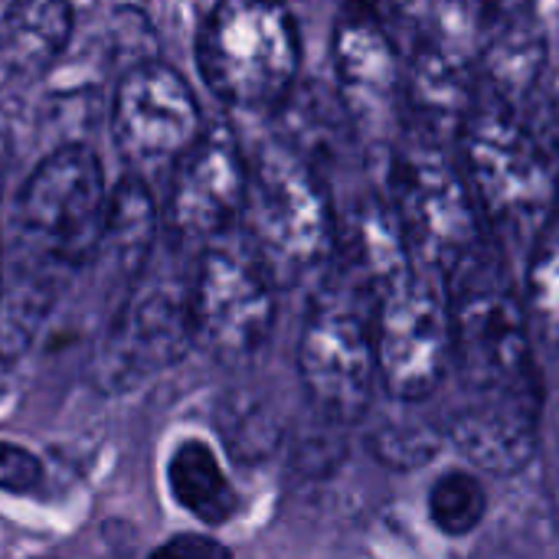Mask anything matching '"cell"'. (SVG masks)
I'll list each match as a JSON object with an SVG mask.
<instances>
[{
  "label": "cell",
  "instance_id": "21",
  "mask_svg": "<svg viewBox=\"0 0 559 559\" xmlns=\"http://www.w3.org/2000/svg\"><path fill=\"white\" fill-rule=\"evenodd\" d=\"M429 521L445 537H468L488 518V491L472 472H442L426 498Z\"/></svg>",
  "mask_w": 559,
  "mask_h": 559
},
{
  "label": "cell",
  "instance_id": "1",
  "mask_svg": "<svg viewBox=\"0 0 559 559\" xmlns=\"http://www.w3.org/2000/svg\"><path fill=\"white\" fill-rule=\"evenodd\" d=\"M246 229L255 265L275 282H295L334 255L337 216L324 180L285 141L259 147L249 164Z\"/></svg>",
  "mask_w": 559,
  "mask_h": 559
},
{
  "label": "cell",
  "instance_id": "14",
  "mask_svg": "<svg viewBox=\"0 0 559 559\" xmlns=\"http://www.w3.org/2000/svg\"><path fill=\"white\" fill-rule=\"evenodd\" d=\"M472 92H475L472 56L423 36L416 52L403 66V102H400V108L406 105V111L426 131L423 141L439 144L442 134L459 138L468 118L475 115Z\"/></svg>",
  "mask_w": 559,
  "mask_h": 559
},
{
  "label": "cell",
  "instance_id": "2",
  "mask_svg": "<svg viewBox=\"0 0 559 559\" xmlns=\"http://www.w3.org/2000/svg\"><path fill=\"white\" fill-rule=\"evenodd\" d=\"M459 141L478 213L498 236L537 242L557 219L559 200L557 167L540 141L501 108H475Z\"/></svg>",
  "mask_w": 559,
  "mask_h": 559
},
{
  "label": "cell",
  "instance_id": "16",
  "mask_svg": "<svg viewBox=\"0 0 559 559\" xmlns=\"http://www.w3.org/2000/svg\"><path fill=\"white\" fill-rule=\"evenodd\" d=\"M187 341H193V334L190 305L183 298H174L164 288L138 295L134 301H128L124 314L111 331V370L121 380L160 370L183 354Z\"/></svg>",
  "mask_w": 559,
  "mask_h": 559
},
{
  "label": "cell",
  "instance_id": "13",
  "mask_svg": "<svg viewBox=\"0 0 559 559\" xmlns=\"http://www.w3.org/2000/svg\"><path fill=\"white\" fill-rule=\"evenodd\" d=\"M540 403L544 396L465 400L449 426V436L475 468L491 475H518L537 455Z\"/></svg>",
  "mask_w": 559,
  "mask_h": 559
},
{
  "label": "cell",
  "instance_id": "10",
  "mask_svg": "<svg viewBox=\"0 0 559 559\" xmlns=\"http://www.w3.org/2000/svg\"><path fill=\"white\" fill-rule=\"evenodd\" d=\"M111 134L121 157L134 167L180 160L203 138L193 88L177 69L157 59L128 69L115 92Z\"/></svg>",
  "mask_w": 559,
  "mask_h": 559
},
{
  "label": "cell",
  "instance_id": "24",
  "mask_svg": "<svg viewBox=\"0 0 559 559\" xmlns=\"http://www.w3.org/2000/svg\"><path fill=\"white\" fill-rule=\"evenodd\" d=\"M43 481V465L33 452L0 442V488L10 495H26Z\"/></svg>",
  "mask_w": 559,
  "mask_h": 559
},
{
  "label": "cell",
  "instance_id": "4",
  "mask_svg": "<svg viewBox=\"0 0 559 559\" xmlns=\"http://www.w3.org/2000/svg\"><path fill=\"white\" fill-rule=\"evenodd\" d=\"M390 206L413 262L436 272L445 285L472 272L481 252V213L465 177L439 144L413 138L396 147L390 164Z\"/></svg>",
  "mask_w": 559,
  "mask_h": 559
},
{
  "label": "cell",
  "instance_id": "6",
  "mask_svg": "<svg viewBox=\"0 0 559 559\" xmlns=\"http://www.w3.org/2000/svg\"><path fill=\"white\" fill-rule=\"evenodd\" d=\"M462 285L452 292V367L468 400L544 396L527 305L498 278L468 272Z\"/></svg>",
  "mask_w": 559,
  "mask_h": 559
},
{
  "label": "cell",
  "instance_id": "7",
  "mask_svg": "<svg viewBox=\"0 0 559 559\" xmlns=\"http://www.w3.org/2000/svg\"><path fill=\"white\" fill-rule=\"evenodd\" d=\"M373 344L383 390L400 403L429 400L452 367L449 285L416 265L406 282L377 301Z\"/></svg>",
  "mask_w": 559,
  "mask_h": 559
},
{
  "label": "cell",
  "instance_id": "5",
  "mask_svg": "<svg viewBox=\"0 0 559 559\" xmlns=\"http://www.w3.org/2000/svg\"><path fill=\"white\" fill-rule=\"evenodd\" d=\"M105 213L102 160L88 144L69 141L46 154L20 190V242L46 269H79L98 255Z\"/></svg>",
  "mask_w": 559,
  "mask_h": 559
},
{
  "label": "cell",
  "instance_id": "15",
  "mask_svg": "<svg viewBox=\"0 0 559 559\" xmlns=\"http://www.w3.org/2000/svg\"><path fill=\"white\" fill-rule=\"evenodd\" d=\"M334 255L344 259V275L350 278V288L367 292L373 298V308L416 269L396 213L380 197L360 200L344 223L337 219Z\"/></svg>",
  "mask_w": 559,
  "mask_h": 559
},
{
  "label": "cell",
  "instance_id": "8",
  "mask_svg": "<svg viewBox=\"0 0 559 559\" xmlns=\"http://www.w3.org/2000/svg\"><path fill=\"white\" fill-rule=\"evenodd\" d=\"M298 377L311 403L334 423H357L373 406L377 344L373 321L354 298L321 292L301 324Z\"/></svg>",
  "mask_w": 559,
  "mask_h": 559
},
{
  "label": "cell",
  "instance_id": "20",
  "mask_svg": "<svg viewBox=\"0 0 559 559\" xmlns=\"http://www.w3.org/2000/svg\"><path fill=\"white\" fill-rule=\"evenodd\" d=\"M167 485L174 501L200 524L223 527L239 511V495L226 478L213 449L200 439H187L174 449L167 465Z\"/></svg>",
  "mask_w": 559,
  "mask_h": 559
},
{
  "label": "cell",
  "instance_id": "23",
  "mask_svg": "<svg viewBox=\"0 0 559 559\" xmlns=\"http://www.w3.org/2000/svg\"><path fill=\"white\" fill-rule=\"evenodd\" d=\"M373 452L396 468H413L423 465L426 459H432L439 452L436 439L419 432L416 426H386L383 432L373 436Z\"/></svg>",
  "mask_w": 559,
  "mask_h": 559
},
{
  "label": "cell",
  "instance_id": "19",
  "mask_svg": "<svg viewBox=\"0 0 559 559\" xmlns=\"http://www.w3.org/2000/svg\"><path fill=\"white\" fill-rule=\"evenodd\" d=\"M154 233H157V210L147 183L141 177H124L108 197L98 259L121 282L134 285L154 249Z\"/></svg>",
  "mask_w": 559,
  "mask_h": 559
},
{
  "label": "cell",
  "instance_id": "22",
  "mask_svg": "<svg viewBox=\"0 0 559 559\" xmlns=\"http://www.w3.org/2000/svg\"><path fill=\"white\" fill-rule=\"evenodd\" d=\"M527 314L531 324L559 354V219L534 242L527 272Z\"/></svg>",
  "mask_w": 559,
  "mask_h": 559
},
{
  "label": "cell",
  "instance_id": "25",
  "mask_svg": "<svg viewBox=\"0 0 559 559\" xmlns=\"http://www.w3.org/2000/svg\"><path fill=\"white\" fill-rule=\"evenodd\" d=\"M147 559H233V550L206 534H180L157 547Z\"/></svg>",
  "mask_w": 559,
  "mask_h": 559
},
{
  "label": "cell",
  "instance_id": "3",
  "mask_svg": "<svg viewBox=\"0 0 559 559\" xmlns=\"http://www.w3.org/2000/svg\"><path fill=\"white\" fill-rule=\"evenodd\" d=\"M197 62L216 98L236 108H278L292 98L301 36L288 7L226 0L197 33Z\"/></svg>",
  "mask_w": 559,
  "mask_h": 559
},
{
  "label": "cell",
  "instance_id": "26",
  "mask_svg": "<svg viewBox=\"0 0 559 559\" xmlns=\"http://www.w3.org/2000/svg\"><path fill=\"white\" fill-rule=\"evenodd\" d=\"M7 167H10V134H7V128L0 121V187H3ZM0 288H3V272H0Z\"/></svg>",
  "mask_w": 559,
  "mask_h": 559
},
{
  "label": "cell",
  "instance_id": "9",
  "mask_svg": "<svg viewBox=\"0 0 559 559\" xmlns=\"http://www.w3.org/2000/svg\"><path fill=\"white\" fill-rule=\"evenodd\" d=\"M272 278L229 249H206L190 288V334L223 364L252 360L275 324Z\"/></svg>",
  "mask_w": 559,
  "mask_h": 559
},
{
  "label": "cell",
  "instance_id": "18",
  "mask_svg": "<svg viewBox=\"0 0 559 559\" xmlns=\"http://www.w3.org/2000/svg\"><path fill=\"white\" fill-rule=\"evenodd\" d=\"M478 66L504 102L527 98L547 66L544 29L527 13H504V20L485 23Z\"/></svg>",
  "mask_w": 559,
  "mask_h": 559
},
{
  "label": "cell",
  "instance_id": "17",
  "mask_svg": "<svg viewBox=\"0 0 559 559\" xmlns=\"http://www.w3.org/2000/svg\"><path fill=\"white\" fill-rule=\"evenodd\" d=\"M75 23L72 7L59 0H20L0 23V62L13 79L33 82L69 46Z\"/></svg>",
  "mask_w": 559,
  "mask_h": 559
},
{
  "label": "cell",
  "instance_id": "11",
  "mask_svg": "<svg viewBox=\"0 0 559 559\" xmlns=\"http://www.w3.org/2000/svg\"><path fill=\"white\" fill-rule=\"evenodd\" d=\"M334 69L350 124L383 144L393 138L403 102V56L367 7H347L334 23Z\"/></svg>",
  "mask_w": 559,
  "mask_h": 559
},
{
  "label": "cell",
  "instance_id": "12",
  "mask_svg": "<svg viewBox=\"0 0 559 559\" xmlns=\"http://www.w3.org/2000/svg\"><path fill=\"white\" fill-rule=\"evenodd\" d=\"M249 160L229 124H213L177 160L167 223L183 239H210L236 223L246 206Z\"/></svg>",
  "mask_w": 559,
  "mask_h": 559
}]
</instances>
